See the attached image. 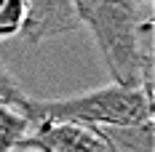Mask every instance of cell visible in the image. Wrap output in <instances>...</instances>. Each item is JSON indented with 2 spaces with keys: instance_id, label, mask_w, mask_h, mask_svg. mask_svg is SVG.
<instances>
[{
  "instance_id": "6da1fadb",
  "label": "cell",
  "mask_w": 155,
  "mask_h": 152,
  "mask_svg": "<svg viewBox=\"0 0 155 152\" xmlns=\"http://www.w3.org/2000/svg\"><path fill=\"white\" fill-rule=\"evenodd\" d=\"M75 14L91 30L112 83L153 96V16H142L134 0H75Z\"/></svg>"
},
{
  "instance_id": "277c9868",
  "label": "cell",
  "mask_w": 155,
  "mask_h": 152,
  "mask_svg": "<svg viewBox=\"0 0 155 152\" xmlns=\"http://www.w3.org/2000/svg\"><path fill=\"white\" fill-rule=\"evenodd\" d=\"M80 27L75 14V0H27V19L21 37L38 46Z\"/></svg>"
},
{
  "instance_id": "52a82bcc",
  "label": "cell",
  "mask_w": 155,
  "mask_h": 152,
  "mask_svg": "<svg viewBox=\"0 0 155 152\" xmlns=\"http://www.w3.org/2000/svg\"><path fill=\"white\" fill-rule=\"evenodd\" d=\"M27 19V0H0V40L19 37Z\"/></svg>"
},
{
  "instance_id": "ba28073f",
  "label": "cell",
  "mask_w": 155,
  "mask_h": 152,
  "mask_svg": "<svg viewBox=\"0 0 155 152\" xmlns=\"http://www.w3.org/2000/svg\"><path fill=\"white\" fill-rule=\"evenodd\" d=\"M27 93L19 86V80L11 75V70L5 67V61L0 56V107H11V109H24Z\"/></svg>"
},
{
  "instance_id": "7a4b0ae2",
  "label": "cell",
  "mask_w": 155,
  "mask_h": 152,
  "mask_svg": "<svg viewBox=\"0 0 155 152\" xmlns=\"http://www.w3.org/2000/svg\"><path fill=\"white\" fill-rule=\"evenodd\" d=\"M21 115L32 123H75L86 128L137 125L153 120V96L142 88L99 86L72 96H27Z\"/></svg>"
},
{
  "instance_id": "30bf717a",
  "label": "cell",
  "mask_w": 155,
  "mask_h": 152,
  "mask_svg": "<svg viewBox=\"0 0 155 152\" xmlns=\"http://www.w3.org/2000/svg\"><path fill=\"white\" fill-rule=\"evenodd\" d=\"M14 152H38V150H24V147H16Z\"/></svg>"
},
{
  "instance_id": "8992f818",
  "label": "cell",
  "mask_w": 155,
  "mask_h": 152,
  "mask_svg": "<svg viewBox=\"0 0 155 152\" xmlns=\"http://www.w3.org/2000/svg\"><path fill=\"white\" fill-rule=\"evenodd\" d=\"M30 120L11 107H0V152H14L19 141L27 136Z\"/></svg>"
},
{
  "instance_id": "3957f363",
  "label": "cell",
  "mask_w": 155,
  "mask_h": 152,
  "mask_svg": "<svg viewBox=\"0 0 155 152\" xmlns=\"http://www.w3.org/2000/svg\"><path fill=\"white\" fill-rule=\"evenodd\" d=\"M19 147L38 152H110L94 128L75 123H32Z\"/></svg>"
},
{
  "instance_id": "9c48e42d",
  "label": "cell",
  "mask_w": 155,
  "mask_h": 152,
  "mask_svg": "<svg viewBox=\"0 0 155 152\" xmlns=\"http://www.w3.org/2000/svg\"><path fill=\"white\" fill-rule=\"evenodd\" d=\"M134 3H137V5H150L153 0H134Z\"/></svg>"
},
{
  "instance_id": "5b68a950",
  "label": "cell",
  "mask_w": 155,
  "mask_h": 152,
  "mask_svg": "<svg viewBox=\"0 0 155 152\" xmlns=\"http://www.w3.org/2000/svg\"><path fill=\"white\" fill-rule=\"evenodd\" d=\"M94 131L110 152H155L153 120L137 123V125H104Z\"/></svg>"
}]
</instances>
